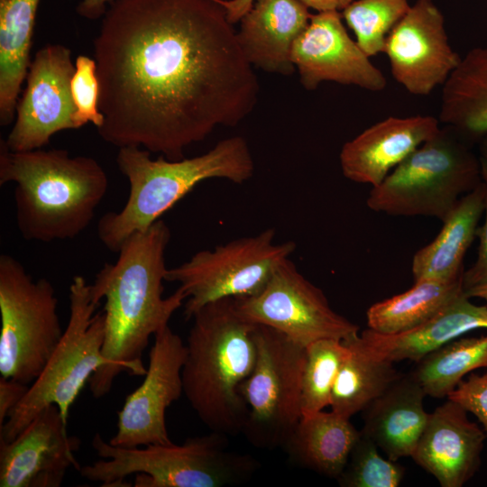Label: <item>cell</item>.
I'll list each match as a JSON object with an SVG mask.
<instances>
[{"mask_svg":"<svg viewBox=\"0 0 487 487\" xmlns=\"http://www.w3.org/2000/svg\"><path fill=\"white\" fill-rule=\"evenodd\" d=\"M100 137L177 161L236 126L259 82L216 0H113L94 40Z\"/></svg>","mask_w":487,"mask_h":487,"instance_id":"cell-1","label":"cell"},{"mask_svg":"<svg viewBox=\"0 0 487 487\" xmlns=\"http://www.w3.org/2000/svg\"><path fill=\"white\" fill-rule=\"evenodd\" d=\"M170 240V229L161 219L133 234L117 252L116 262L105 263L90 284L93 301L100 304L105 299L102 354L107 363L88 380L96 399L110 391L122 372L145 375L142 354L150 337L169 326L186 299L179 289L162 297Z\"/></svg>","mask_w":487,"mask_h":487,"instance_id":"cell-2","label":"cell"},{"mask_svg":"<svg viewBox=\"0 0 487 487\" xmlns=\"http://www.w3.org/2000/svg\"><path fill=\"white\" fill-rule=\"evenodd\" d=\"M14 182L15 219L28 241L73 239L92 222L108 188L100 163L67 150L13 152L0 142V185Z\"/></svg>","mask_w":487,"mask_h":487,"instance_id":"cell-3","label":"cell"},{"mask_svg":"<svg viewBox=\"0 0 487 487\" xmlns=\"http://www.w3.org/2000/svg\"><path fill=\"white\" fill-rule=\"evenodd\" d=\"M182 368L183 394L212 432H243L248 407L239 392L256 358V324L238 310L235 298L222 299L192 317Z\"/></svg>","mask_w":487,"mask_h":487,"instance_id":"cell-4","label":"cell"},{"mask_svg":"<svg viewBox=\"0 0 487 487\" xmlns=\"http://www.w3.org/2000/svg\"><path fill=\"white\" fill-rule=\"evenodd\" d=\"M143 148H119L116 164L130 185L127 201L118 212L104 214L97 236L117 253L133 234L150 227L198 184L225 179L236 184L249 180L254 161L246 140L233 136L218 142L207 152L177 161L163 156L153 160Z\"/></svg>","mask_w":487,"mask_h":487,"instance_id":"cell-5","label":"cell"},{"mask_svg":"<svg viewBox=\"0 0 487 487\" xmlns=\"http://www.w3.org/2000/svg\"><path fill=\"white\" fill-rule=\"evenodd\" d=\"M225 436L212 432L181 445L151 444L144 447L111 445L96 433L92 446L99 457L79 472L101 486H126L124 478L138 473L135 487H221L250 478L258 463L251 455L229 451ZM128 486V485H127Z\"/></svg>","mask_w":487,"mask_h":487,"instance_id":"cell-6","label":"cell"},{"mask_svg":"<svg viewBox=\"0 0 487 487\" xmlns=\"http://www.w3.org/2000/svg\"><path fill=\"white\" fill-rule=\"evenodd\" d=\"M482 182L481 160L444 125L418 147L366 199L370 209L393 216L446 219L459 199Z\"/></svg>","mask_w":487,"mask_h":487,"instance_id":"cell-7","label":"cell"},{"mask_svg":"<svg viewBox=\"0 0 487 487\" xmlns=\"http://www.w3.org/2000/svg\"><path fill=\"white\" fill-rule=\"evenodd\" d=\"M69 317L62 337L38 378L0 427V441H13L47 406L59 407L68 423L69 412L91 375L106 365L102 354L104 311L93 301L90 284L80 275L69 286Z\"/></svg>","mask_w":487,"mask_h":487,"instance_id":"cell-8","label":"cell"},{"mask_svg":"<svg viewBox=\"0 0 487 487\" xmlns=\"http://www.w3.org/2000/svg\"><path fill=\"white\" fill-rule=\"evenodd\" d=\"M55 289L33 280L22 263L0 256V374L29 385L42 372L64 330Z\"/></svg>","mask_w":487,"mask_h":487,"instance_id":"cell-9","label":"cell"},{"mask_svg":"<svg viewBox=\"0 0 487 487\" xmlns=\"http://www.w3.org/2000/svg\"><path fill=\"white\" fill-rule=\"evenodd\" d=\"M256 358L239 392L248 407L243 432L262 449L282 447L302 417L301 382L306 347L256 324Z\"/></svg>","mask_w":487,"mask_h":487,"instance_id":"cell-10","label":"cell"},{"mask_svg":"<svg viewBox=\"0 0 487 487\" xmlns=\"http://www.w3.org/2000/svg\"><path fill=\"white\" fill-rule=\"evenodd\" d=\"M275 234L273 228H268L213 250L199 251L183 263L168 268L165 280L177 282L186 297V319L208 303L258 293L296 249L292 241L275 243Z\"/></svg>","mask_w":487,"mask_h":487,"instance_id":"cell-11","label":"cell"},{"mask_svg":"<svg viewBox=\"0 0 487 487\" xmlns=\"http://www.w3.org/2000/svg\"><path fill=\"white\" fill-rule=\"evenodd\" d=\"M235 301L247 320L274 328L304 347L321 339L346 341L359 334V326L336 313L289 258L258 293Z\"/></svg>","mask_w":487,"mask_h":487,"instance_id":"cell-12","label":"cell"},{"mask_svg":"<svg viewBox=\"0 0 487 487\" xmlns=\"http://www.w3.org/2000/svg\"><path fill=\"white\" fill-rule=\"evenodd\" d=\"M74 71L68 47L48 44L36 52L16 105L14 124L4 140L9 150L41 149L55 133L77 129L70 87Z\"/></svg>","mask_w":487,"mask_h":487,"instance_id":"cell-13","label":"cell"},{"mask_svg":"<svg viewBox=\"0 0 487 487\" xmlns=\"http://www.w3.org/2000/svg\"><path fill=\"white\" fill-rule=\"evenodd\" d=\"M187 345L168 326L154 335L144 380L118 411L117 431L108 441L121 447L170 444L166 409L183 393Z\"/></svg>","mask_w":487,"mask_h":487,"instance_id":"cell-14","label":"cell"},{"mask_svg":"<svg viewBox=\"0 0 487 487\" xmlns=\"http://www.w3.org/2000/svg\"><path fill=\"white\" fill-rule=\"evenodd\" d=\"M383 53L392 78L409 94L427 96L443 86L461 58L433 0H417L386 38Z\"/></svg>","mask_w":487,"mask_h":487,"instance_id":"cell-15","label":"cell"},{"mask_svg":"<svg viewBox=\"0 0 487 487\" xmlns=\"http://www.w3.org/2000/svg\"><path fill=\"white\" fill-rule=\"evenodd\" d=\"M340 11L312 14L307 28L295 41L291 60L308 90L333 81L380 92L387 86L384 74L348 34Z\"/></svg>","mask_w":487,"mask_h":487,"instance_id":"cell-16","label":"cell"},{"mask_svg":"<svg viewBox=\"0 0 487 487\" xmlns=\"http://www.w3.org/2000/svg\"><path fill=\"white\" fill-rule=\"evenodd\" d=\"M67 426L51 404L13 441H0V487H59L70 467L79 471L74 452L81 440Z\"/></svg>","mask_w":487,"mask_h":487,"instance_id":"cell-17","label":"cell"},{"mask_svg":"<svg viewBox=\"0 0 487 487\" xmlns=\"http://www.w3.org/2000/svg\"><path fill=\"white\" fill-rule=\"evenodd\" d=\"M467 411L447 399L429 413L411 455L442 487H463L477 473L487 434Z\"/></svg>","mask_w":487,"mask_h":487,"instance_id":"cell-18","label":"cell"},{"mask_svg":"<svg viewBox=\"0 0 487 487\" xmlns=\"http://www.w3.org/2000/svg\"><path fill=\"white\" fill-rule=\"evenodd\" d=\"M439 129V120L431 115L389 116L343 145L339 155L343 175L376 187Z\"/></svg>","mask_w":487,"mask_h":487,"instance_id":"cell-19","label":"cell"},{"mask_svg":"<svg viewBox=\"0 0 487 487\" xmlns=\"http://www.w3.org/2000/svg\"><path fill=\"white\" fill-rule=\"evenodd\" d=\"M311 14L299 0H257L241 19L240 46L253 67L270 73L291 75V51L307 28Z\"/></svg>","mask_w":487,"mask_h":487,"instance_id":"cell-20","label":"cell"},{"mask_svg":"<svg viewBox=\"0 0 487 487\" xmlns=\"http://www.w3.org/2000/svg\"><path fill=\"white\" fill-rule=\"evenodd\" d=\"M480 328L487 329V305L473 304L464 292L413 329L383 335L367 328L359 336L368 350L380 358L392 363H417L449 342Z\"/></svg>","mask_w":487,"mask_h":487,"instance_id":"cell-21","label":"cell"},{"mask_svg":"<svg viewBox=\"0 0 487 487\" xmlns=\"http://www.w3.org/2000/svg\"><path fill=\"white\" fill-rule=\"evenodd\" d=\"M427 396L411 372L402 374L363 412L362 433L392 461L411 456L427 425Z\"/></svg>","mask_w":487,"mask_h":487,"instance_id":"cell-22","label":"cell"},{"mask_svg":"<svg viewBox=\"0 0 487 487\" xmlns=\"http://www.w3.org/2000/svg\"><path fill=\"white\" fill-rule=\"evenodd\" d=\"M484 184L482 182L464 195L436 237L419 249L411 263L415 281L452 280L464 276V257L476 236L477 225L484 212Z\"/></svg>","mask_w":487,"mask_h":487,"instance_id":"cell-23","label":"cell"},{"mask_svg":"<svg viewBox=\"0 0 487 487\" xmlns=\"http://www.w3.org/2000/svg\"><path fill=\"white\" fill-rule=\"evenodd\" d=\"M360 435L349 418L323 409L302 416L282 447L294 464L337 479Z\"/></svg>","mask_w":487,"mask_h":487,"instance_id":"cell-24","label":"cell"},{"mask_svg":"<svg viewBox=\"0 0 487 487\" xmlns=\"http://www.w3.org/2000/svg\"><path fill=\"white\" fill-rule=\"evenodd\" d=\"M438 120L468 142L487 133V47L470 50L442 86Z\"/></svg>","mask_w":487,"mask_h":487,"instance_id":"cell-25","label":"cell"},{"mask_svg":"<svg viewBox=\"0 0 487 487\" xmlns=\"http://www.w3.org/2000/svg\"><path fill=\"white\" fill-rule=\"evenodd\" d=\"M41 0H0V124L14 119L18 96L31 64Z\"/></svg>","mask_w":487,"mask_h":487,"instance_id":"cell-26","label":"cell"},{"mask_svg":"<svg viewBox=\"0 0 487 487\" xmlns=\"http://www.w3.org/2000/svg\"><path fill=\"white\" fill-rule=\"evenodd\" d=\"M464 292V276L452 280H423L400 294L372 305L366 312L368 328L396 335L425 323Z\"/></svg>","mask_w":487,"mask_h":487,"instance_id":"cell-27","label":"cell"},{"mask_svg":"<svg viewBox=\"0 0 487 487\" xmlns=\"http://www.w3.org/2000/svg\"><path fill=\"white\" fill-rule=\"evenodd\" d=\"M344 342L349 354L338 372L329 407L351 418L380 397L401 373L394 363L372 354L359 334Z\"/></svg>","mask_w":487,"mask_h":487,"instance_id":"cell-28","label":"cell"},{"mask_svg":"<svg viewBox=\"0 0 487 487\" xmlns=\"http://www.w3.org/2000/svg\"><path fill=\"white\" fill-rule=\"evenodd\" d=\"M480 368H487V334L449 342L417 362L410 372L427 396L442 399Z\"/></svg>","mask_w":487,"mask_h":487,"instance_id":"cell-29","label":"cell"},{"mask_svg":"<svg viewBox=\"0 0 487 487\" xmlns=\"http://www.w3.org/2000/svg\"><path fill=\"white\" fill-rule=\"evenodd\" d=\"M349 354L344 341L321 339L306 347L301 382L302 416L330 406L333 388L341 366Z\"/></svg>","mask_w":487,"mask_h":487,"instance_id":"cell-30","label":"cell"},{"mask_svg":"<svg viewBox=\"0 0 487 487\" xmlns=\"http://www.w3.org/2000/svg\"><path fill=\"white\" fill-rule=\"evenodd\" d=\"M410 6L408 0H352L341 14L358 45L371 58L383 53L387 36Z\"/></svg>","mask_w":487,"mask_h":487,"instance_id":"cell-31","label":"cell"},{"mask_svg":"<svg viewBox=\"0 0 487 487\" xmlns=\"http://www.w3.org/2000/svg\"><path fill=\"white\" fill-rule=\"evenodd\" d=\"M404 473L403 466L397 461L381 457L377 445L361 432L336 480L343 487H397Z\"/></svg>","mask_w":487,"mask_h":487,"instance_id":"cell-32","label":"cell"},{"mask_svg":"<svg viewBox=\"0 0 487 487\" xmlns=\"http://www.w3.org/2000/svg\"><path fill=\"white\" fill-rule=\"evenodd\" d=\"M70 87L76 107V128L87 123L93 124L96 128L100 127L104 116L99 109L100 87L95 59L85 55L77 57Z\"/></svg>","mask_w":487,"mask_h":487,"instance_id":"cell-33","label":"cell"},{"mask_svg":"<svg viewBox=\"0 0 487 487\" xmlns=\"http://www.w3.org/2000/svg\"><path fill=\"white\" fill-rule=\"evenodd\" d=\"M447 399L472 413L487 434V371L482 374L471 372L449 393Z\"/></svg>","mask_w":487,"mask_h":487,"instance_id":"cell-34","label":"cell"},{"mask_svg":"<svg viewBox=\"0 0 487 487\" xmlns=\"http://www.w3.org/2000/svg\"><path fill=\"white\" fill-rule=\"evenodd\" d=\"M481 160L482 179L484 184V214L485 219L482 226L478 227L476 236L480 244L478 257L474 264L464 273V289L487 282V162Z\"/></svg>","mask_w":487,"mask_h":487,"instance_id":"cell-35","label":"cell"},{"mask_svg":"<svg viewBox=\"0 0 487 487\" xmlns=\"http://www.w3.org/2000/svg\"><path fill=\"white\" fill-rule=\"evenodd\" d=\"M28 390L27 384L0 377V427L5 422L10 410L22 400Z\"/></svg>","mask_w":487,"mask_h":487,"instance_id":"cell-36","label":"cell"},{"mask_svg":"<svg viewBox=\"0 0 487 487\" xmlns=\"http://www.w3.org/2000/svg\"><path fill=\"white\" fill-rule=\"evenodd\" d=\"M113 0H81L77 6L78 14L83 18L96 20L102 18Z\"/></svg>","mask_w":487,"mask_h":487,"instance_id":"cell-37","label":"cell"},{"mask_svg":"<svg viewBox=\"0 0 487 487\" xmlns=\"http://www.w3.org/2000/svg\"><path fill=\"white\" fill-rule=\"evenodd\" d=\"M225 10L231 23L241 21L244 15L252 8L254 0H216Z\"/></svg>","mask_w":487,"mask_h":487,"instance_id":"cell-38","label":"cell"},{"mask_svg":"<svg viewBox=\"0 0 487 487\" xmlns=\"http://www.w3.org/2000/svg\"><path fill=\"white\" fill-rule=\"evenodd\" d=\"M308 8L317 10V12L324 11H342L347 6L352 0H299Z\"/></svg>","mask_w":487,"mask_h":487,"instance_id":"cell-39","label":"cell"},{"mask_svg":"<svg viewBox=\"0 0 487 487\" xmlns=\"http://www.w3.org/2000/svg\"><path fill=\"white\" fill-rule=\"evenodd\" d=\"M467 297L479 298L487 302V282L464 290Z\"/></svg>","mask_w":487,"mask_h":487,"instance_id":"cell-40","label":"cell"},{"mask_svg":"<svg viewBox=\"0 0 487 487\" xmlns=\"http://www.w3.org/2000/svg\"><path fill=\"white\" fill-rule=\"evenodd\" d=\"M480 158L487 162V133L479 141Z\"/></svg>","mask_w":487,"mask_h":487,"instance_id":"cell-41","label":"cell"}]
</instances>
